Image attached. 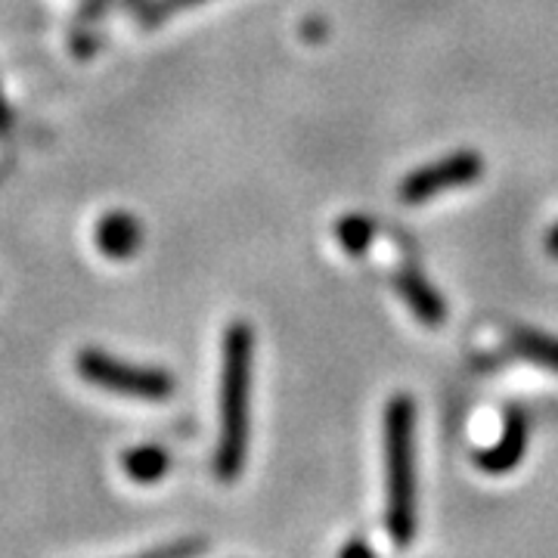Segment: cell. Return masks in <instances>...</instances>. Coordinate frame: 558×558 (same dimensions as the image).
<instances>
[{
	"label": "cell",
	"instance_id": "1",
	"mask_svg": "<svg viewBox=\"0 0 558 558\" xmlns=\"http://www.w3.org/2000/svg\"><path fill=\"white\" fill-rule=\"evenodd\" d=\"M252 351L255 336L248 323H230L223 332L220 366V438L215 450V475L233 484L245 469L248 453V400H252Z\"/></svg>",
	"mask_w": 558,
	"mask_h": 558
},
{
	"label": "cell",
	"instance_id": "2",
	"mask_svg": "<svg viewBox=\"0 0 558 558\" xmlns=\"http://www.w3.org/2000/svg\"><path fill=\"white\" fill-rule=\"evenodd\" d=\"M385 527L403 549L416 537V403L410 395H395L385 407Z\"/></svg>",
	"mask_w": 558,
	"mask_h": 558
},
{
	"label": "cell",
	"instance_id": "3",
	"mask_svg": "<svg viewBox=\"0 0 558 558\" xmlns=\"http://www.w3.org/2000/svg\"><path fill=\"white\" fill-rule=\"evenodd\" d=\"M75 369L84 381L97 385L102 391H112L121 398L137 400H168L174 398L178 381L168 369L159 366H137L128 360L112 357L100 348H84L75 357Z\"/></svg>",
	"mask_w": 558,
	"mask_h": 558
},
{
	"label": "cell",
	"instance_id": "4",
	"mask_svg": "<svg viewBox=\"0 0 558 558\" xmlns=\"http://www.w3.org/2000/svg\"><path fill=\"white\" fill-rule=\"evenodd\" d=\"M484 174V159H481L475 149H459L450 153L444 159L432 161L425 168H416L413 174H407L400 183V199L418 205V202H428L447 193V190H459V186H469Z\"/></svg>",
	"mask_w": 558,
	"mask_h": 558
},
{
	"label": "cell",
	"instance_id": "5",
	"mask_svg": "<svg viewBox=\"0 0 558 558\" xmlns=\"http://www.w3.org/2000/svg\"><path fill=\"white\" fill-rule=\"evenodd\" d=\"M524 450H527V416L521 407H509V413L502 418V438L494 447L478 450L475 465L487 475H506L519 465Z\"/></svg>",
	"mask_w": 558,
	"mask_h": 558
},
{
	"label": "cell",
	"instance_id": "6",
	"mask_svg": "<svg viewBox=\"0 0 558 558\" xmlns=\"http://www.w3.org/2000/svg\"><path fill=\"white\" fill-rule=\"evenodd\" d=\"M395 289H398V295L407 301V307L413 311V317H416L422 326H432V329L444 326V319H447V304L440 299L438 289L422 277L416 267H403L398 277H395Z\"/></svg>",
	"mask_w": 558,
	"mask_h": 558
},
{
	"label": "cell",
	"instance_id": "7",
	"mask_svg": "<svg viewBox=\"0 0 558 558\" xmlns=\"http://www.w3.org/2000/svg\"><path fill=\"white\" fill-rule=\"evenodd\" d=\"M94 240L106 258L128 260L134 258L143 245V223L131 211H109L97 220Z\"/></svg>",
	"mask_w": 558,
	"mask_h": 558
},
{
	"label": "cell",
	"instance_id": "8",
	"mask_svg": "<svg viewBox=\"0 0 558 558\" xmlns=\"http://www.w3.org/2000/svg\"><path fill=\"white\" fill-rule=\"evenodd\" d=\"M121 469L124 475L137 484H156L168 475L171 469V457L168 450L159 447V444H140V447H131L124 457H121Z\"/></svg>",
	"mask_w": 558,
	"mask_h": 558
},
{
	"label": "cell",
	"instance_id": "9",
	"mask_svg": "<svg viewBox=\"0 0 558 558\" xmlns=\"http://www.w3.org/2000/svg\"><path fill=\"white\" fill-rule=\"evenodd\" d=\"M509 351L515 357L534 363V366L558 373V339L546 336V332H537V329H515L509 336Z\"/></svg>",
	"mask_w": 558,
	"mask_h": 558
},
{
	"label": "cell",
	"instance_id": "10",
	"mask_svg": "<svg viewBox=\"0 0 558 558\" xmlns=\"http://www.w3.org/2000/svg\"><path fill=\"white\" fill-rule=\"evenodd\" d=\"M336 236H339L341 248H344L348 255L360 258V255L373 245L376 223L366 218V215H344V218L336 223Z\"/></svg>",
	"mask_w": 558,
	"mask_h": 558
},
{
	"label": "cell",
	"instance_id": "11",
	"mask_svg": "<svg viewBox=\"0 0 558 558\" xmlns=\"http://www.w3.org/2000/svg\"><path fill=\"white\" fill-rule=\"evenodd\" d=\"M199 3L205 0H146V3H140L137 20L143 28H156L161 22H168L178 13H186L190 7H199Z\"/></svg>",
	"mask_w": 558,
	"mask_h": 558
},
{
	"label": "cell",
	"instance_id": "12",
	"mask_svg": "<svg viewBox=\"0 0 558 558\" xmlns=\"http://www.w3.org/2000/svg\"><path fill=\"white\" fill-rule=\"evenodd\" d=\"M205 539H180V543H168V546H156L149 549V556H196V553H205Z\"/></svg>",
	"mask_w": 558,
	"mask_h": 558
},
{
	"label": "cell",
	"instance_id": "13",
	"mask_svg": "<svg viewBox=\"0 0 558 558\" xmlns=\"http://www.w3.org/2000/svg\"><path fill=\"white\" fill-rule=\"evenodd\" d=\"M97 47H100V35L97 32H84V25H78L75 35H72V53L81 57V60H87V57L97 53Z\"/></svg>",
	"mask_w": 558,
	"mask_h": 558
},
{
	"label": "cell",
	"instance_id": "14",
	"mask_svg": "<svg viewBox=\"0 0 558 558\" xmlns=\"http://www.w3.org/2000/svg\"><path fill=\"white\" fill-rule=\"evenodd\" d=\"M106 3H109V0H84V3H81L78 25H90V22L100 20L102 10H106Z\"/></svg>",
	"mask_w": 558,
	"mask_h": 558
},
{
	"label": "cell",
	"instance_id": "15",
	"mask_svg": "<svg viewBox=\"0 0 558 558\" xmlns=\"http://www.w3.org/2000/svg\"><path fill=\"white\" fill-rule=\"evenodd\" d=\"M10 128H13V112H10V102L3 97V90H0V137L10 134Z\"/></svg>",
	"mask_w": 558,
	"mask_h": 558
},
{
	"label": "cell",
	"instance_id": "16",
	"mask_svg": "<svg viewBox=\"0 0 558 558\" xmlns=\"http://www.w3.org/2000/svg\"><path fill=\"white\" fill-rule=\"evenodd\" d=\"M341 556L344 558H354V556H363V558H373V549L363 543V539H354V543H348L344 549H341Z\"/></svg>",
	"mask_w": 558,
	"mask_h": 558
},
{
	"label": "cell",
	"instance_id": "17",
	"mask_svg": "<svg viewBox=\"0 0 558 558\" xmlns=\"http://www.w3.org/2000/svg\"><path fill=\"white\" fill-rule=\"evenodd\" d=\"M546 252H549L553 258H558V223L549 230V236H546Z\"/></svg>",
	"mask_w": 558,
	"mask_h": 558
}]
</instances>
